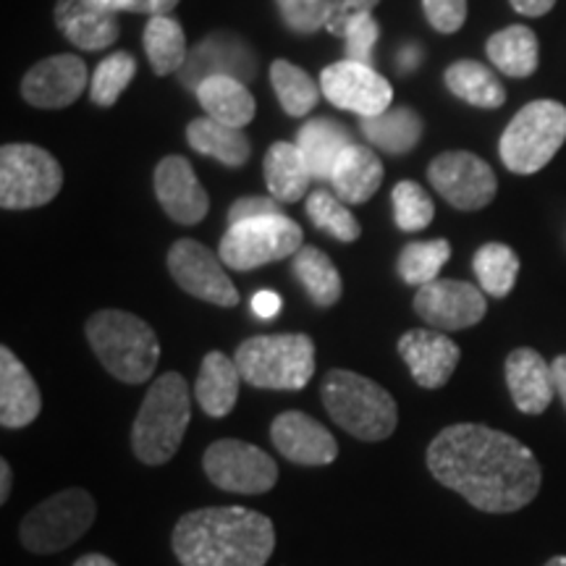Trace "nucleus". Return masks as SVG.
<instances>
[{
	"label": "nucleus",
	"instance_id": "nucleus-15",
	"mask_svg": "<svg viewBox=\"0 0 566 566\" xmlns=\"http://www.w3.org/2000/svg\"><path fill=\"white\" fill-rule=\"evenodd\" d=\"M415 313L436 331L472 328L488 313L485 292L467 281L436 279L417 289Z\"/></svg>",
	"mask_w": 566,
	"mask_h": 566
},
{
	"label": "nucleus",
	"instance_id": "nucleus-14",
	"mask_svg": "<svg viewBox=\"0 0 566 566\" xmlns=\"http://www.w3.org/2000/svg\"><path fill=\"white\" fill-rule=\"evenodd\" d=\"M321 90L331 105L357 113L359 118L380 116L391 108L394 101V87L386 76H380L367 63L349 59L323 69Z\"/></svg>",
	"mask_w": 566,
	"mask_h": 566
},
{
	"label": "nucleus",
	"instance_id": "nucleus-19",
	"mask_svg": "<svg viewBox=\"0 0 566 566\" xmlns=\"http://www.w3.org/2000/svg\"><path fill=\"white\" fill-rule=\"evenodd\" d=\"M155 197L171 221L181 226L200 223L210 210V200L192 163L181 155H168L155 166Z\"/></svg>",
	"mask_w": 566,
	"mask_h": 566
},
{
	"label": "nucleus",
	"instance_id": "nucleus-13",
	"mask_svg": "<svg viewBox=\"0 0 566 566\" xmlns=\"http://www.w3.org/2000/svg\"><path fill=\"white\" fill-rule=\"evenodd\" d=\"M168 273L195 300L218 304V307H237L239 292L223 271V260L208 250L197 239H179L168 252Z\"/></svg>",
	"mask_w": 566,
	"mask_h": 566
},
{
	"label": "nucleus",
	"instance_id": "nucleus-17",
	"mask_svg": "<svg viewBox=\"0 0 566 566\" xmlns=\"http://www.w3.org/2000/svg\"><path fill=\"white\" fill-rule=\"evenodd\" d=\"M90 84V71L76 55H53L27 71L21 80V95L34 108L59 111L76 103Z\"/></svg>",
	"mask_w": 566,
	"mask_h": 566
},
{
	"label": "nucleus",
	"instance_id": "nucleus-2",
	"mask_svg": "<svg viewBox=\"0 0 566 566\" xmlns=\"http://www.w3.org/2000/svg\"><path fill=\"white\" fill-rule=\"evenodd\" d=\"M171 546L181 566H265L275 551V527L254 509H195L176 522Z\"/></svg>",
	"mask_w": 566,
	"mask_h": 566
},
{
	"label": "nucleus",
	"instance_id": "nucleus-6",
	"mask_svg": "<svg viewBox=\"0 0 566 566\" xmlns=\"http://www.w3.org/2000/svg\"><path fill=\"white\" fill-rule=\"evenodd\" d=\"M233 359L244 384L263 391H302L315 375V344L304 334L252 336Z\"/></svg>",
	"mask_w": 566,
	"mask_h": 566
},
{
	"label": "nucleus",
	"instance_id": "nucleus-18",
	"mask_svg": "<svg viewBox=\"0 0 566 566\" xmlns=\"http://www.w3.org/2000/svg\"><path fill=\"white\" fill-rule=\"evenodd\" d=\"M271 441L283 459L302 467H328L338 457L334 433L315 417L296 409L281 412L271 422Z\"/></svg>",
	"mask_w": 566,
	"mask_h": 566
},
{
	"label": "nucleus",
	"instance_id": "nucleus-31",
	"mask_svg": "<svg viewBox=\"0 0 566 566\" xmlns=\"http://www.w3.org/2000/svg\"><path fill=\"white\" fill-rule=\"evenodd\" d=\"M294 279L302 283V289L313 300L315 307H334L342 300L344 283L338 275L334 260L317 247H302L292 260Z\"/></svg>",
	"mask_w": 566,
	"mask_h": 566
},
{
	"label": "nucleus",
	"instance_id": "nucleus-49",
	"mask_svg": "<svg viewBox=\"0 0 566 566\" xmlns=\"http://www.w3.org/2000/svg\"><path fill=\"white\" fill-rule=\"evenodd\" d=\"M399 71L401 74H409V71H415L417 66H420V48L415 45V42H409V45H405L399 51Z\"/></svg>",
	"mask_w": 566,
	"mask_h": 566
},
{
	"label": "nucleus",
	"instance_id": "nucleus-11",
	"mask_svg": "<svg viewBox=\"0 0 566 566\" xmlns=\"http://www.w3.org/2000/svg\"><path fill=\"white\" fill-rule=\"evenodd\" d=\"M202 470L216 488L226 493L260 495L273 491L279 483V464L258 446L223 438L208 446L202 457Z\"/></svg>",
	"mask_w": 566,
	"mask_h": 566
},
{
	"label": "nucleus",
	"instance_id": "nucleus-34",
	"mask_svg": "<svg viewBox=\"0 0 566 566\" xmlns=\"http://www.w3.org/2000/svg\"><path fill=\"white\" fill-rule=\"evenodd\" d=\"M422 132V118L412 108H388L380 116L363 118V134L367 142L391 155L415 150L420 145Z\"/></svg>",
	"mask_w": 566,
	"mask_h": 566
},
{
	"label": "nucleus",
	"instance_id": "nucleus-26",
	"mask_svg": "<svg viewBox=\"0 0 566 566\" xmlns=\"http://www.w3.org/2000/svg\"><path fill=\"white\" fill-rule=\"evenodd\" d=\"M349 145H354L352 134L334 118H313L296 134V147L307 160L315 181H331L334 166Z\"/></svg>",
	"mask_w": 566,
	"mask_h": 566
},
{
	"label": "nucleus",
	"instance_id": "nucleus-40",
	"mask_svg": "<svg viewBox=\"0 0 566 566\" xmlns=\"http://www.w3.org/2000/svg\"><path fill=\"white\" fill-rule=\"evenodd\" d=\"M394 223L399 231L415 233L428 229L436 218V205L417 181H399L394 187Z\"/></svg>",
	"mask_w": 566,
	"mask_h": 566
},
{
	"label": "nucleus",
	"instance_id": "nucleus-48",
	"mask_svg": "<svg viewBox=\"0 0 566 566\" xmlns=\"http://www.w3.org/2000/svg\"><path fill=\"white\" fill-rule=\"evenodd\" d=\"M512 9L522 17H543L556 6V0H509Z\"/></svg>",
	"mask_w": 566,
	"mask_h": 566
},
{
	"label": "nucleus",
	"instance_id": "nucleus-36",
	"mask_svg": "<svg viewBox=\"0 0 566 566\" xmlns=\"http://www.w3.org/2000/svg\"><path fill=\"white\" fill-rule=\"evenodd\" d=\"M472 271H475L480 289L488 296H495V300H504V296L512 292L516 275H520V258L512 247L491 242L483 244L472 258Z\"/></svg>",
	"mask_w": 566,
	"mask_h": 566
},
{
	"label": "nucleus",
	"instance_id": "nucleus-12",
	"mask_svg": "<svg viewBox=\"0 0 566 566\" xmlns=\"http://www.w3.org/2000/svg\"><path fill=\"white\" fill-rule=\"evenodd\" d=\"M428 179L430 187L457 210H483L499 192L493 168L467 150L438 155L428 166Z\"/></svg>",
	"mask_w": 566,
	"mask_h": 566
},
{
	"label": "nucleus",
	"instance_id": "nucleus-32",
	"mask_svg": "<svg viewBox=\"0 0 566 566\" xmlns=\"http://www.w3.org/2000/svg\"><path fill=\"white\" fill-rule=\"evenodd\" d=\"M446 87L459 101L475 105V108H501L506 103V90L491 69L478 61H457L446 69Z\"/></svg>",
	"mask_w": 566,
	"mask_h": 566
},
{
	"label": "nucleus",
	"instance_id": "nucleus-7",
	"mask_svg": "<svg viewBox=\"0 0 566 566\" xmlns=\"http://www.w3.org/2000/svg\"><path fill=\"white\" fill-rule=\"evenodd\" d=\"M566 142V108L556 101L527 103L501 134L499 153L509 171L537 174Z\"/></svg>",
	"mask_w": 566,
	"mask_h": 566
},
{
	"label": "nucleus",
	"instance_id": "nucleus-35",
	"mask_svg": "<svg viewBox=\"0 0 566 566\" xmlns=\"http://www.w3.org/2000/svg\"><path fill=\"white\" fill-rule=\"evenodd\" d=\"M271 84L279 97L281 108L294 118H304L321 101L323 90L307 71L294 66L292 61H273L271 63Z\"/></svg>",
	"mask_w": 566,
	"mask_h": 566
},
{
	"label": "nucleus",
	"instance_id": "nucleus-23",
	"mask_svg": "<svg viewBox=\"0 0 566 566\" xmlns=\"http://www.w3.org/2000/svg\"><path fill=\"white\" fill-rule=\"evenodd\" d=\"M55 27L71 45L82 51H103L118 38L116 13L101 9L92 0H59Z\"/></svg>",
	"mask_w": 566,
	"mask_h": 566
},
{
	"label": "nucleus",
	"instance_id": "nucleus-4",
	"mask_svg": "<svg viewBox=\"0 0 566 566\" xmlns=\"http://www.w3.org/2000/svg\"><path fill=\"white\" fill-rule=\"evenodd\" d=\"M87 342L101 365L122 384L150 380L160 363V342L142 317L126 310H101L87 321Z\"/></svg>",
	"mask_w": 566,
	"mask_h": 566
},
{
	"label": "nucleus",
	"instance_id": "nucleus-46",
	"mask_svg": "<svg viewBox=\"0 0 566 566\" xmlns=\"http://www.w3.org/2000/svg\"><path fill=\"white\" fill-rule=\"evenodd\" d=\"M281 307H283V300L275 292H271V289H263V292L252 296V313L263 317V321H273V317L281 313Z\"/></svg>",
	"mask_w": 566,
	"mask_h": 566
},
{
	"label": "nucleus",
	"instance_id": "nucleus-28",
	"mask_svg": "<svg viewBox=\"0 0 566 566\" xmlns=\"http://www.w3.org/2000/svg\"><path fill=\"white\" fill-rule=\"evenodd\" d=\"M195 95L210 118L237 126V129H244L258 111L252 92L233 76H210L195 90Z\"/></svg>",
	"mask_w": 566,
	"mask_h": 566
},
{
	"label": "nucleus",
	"instance_id": "nucleus-38",
	"mask_svg": "<svg viewBox=\"0 0 566 566\" xmlns=\"http://www.w3.org/2000/svg\"><path fill=\"white\" fill-rule=\"evenodd\" d=\"M304 208H307V216L315 223V229L325 231L328 237L338 239V242H357L359 233H363L354 212L346 208L344 200H338L334 192H328V189L310 192Z\"/></svg>",
	"mask_w": 566,
	"mask_h": 566
},
{
	"label": "nucleus",
	"instance_id": "nucleus-8",
	"mask_svg": "<svg viewBox=\"0 0 566 566\" xmlns=\"http://www.w3.org/2000/svg\"><path fill=\"white\" fill-rule=\"evenodd\" d=\"M97 504L84 488L53 493L21 520L19 541L30 554H59L74 546L95 525Z\"/></svg>",
	"mask_w": 566,
	"mask_h": 566
},
{
	"label": "nucleus",
	"instance_id": "nucleus-9",
	"mask_svg": "<svg viewBox=\"0 0 566 566\" xmlns=\"http://www.w3.org/2000/svg\"><path fill=\"white\" fill-rule=\"evenodd\" d=\"M63 187L61 163L51 153L27 142L0 150V208L32 210L53 202Z\"/></svg>",
	"mask_w": 566,
	"mask_h": 566
},
{
	"label": "nucleus",
	"instance_id": "nucleus-16",
	"mask_svg": "<svg viewBox=\"0 0 566 566\" xmlns=\"http://www.w3.org/2000/svg\"><path fill=\"white\" fill-rule=\"evenodd\" d=\"M210 76H233L244 84L252 82L258 76V55L250 42L231 32H212L192 48L179 71V82L184 87L197 90Z\"/></svg>",
	"mask_w": 566,
	"mask_h": 566
},
{
	"label": "nucleus",
	"instance_id": "nucleus-51",
	"mask_svg": "<svg viewBox=\"0 0 566 566\" xmlns=\"http://www.w3.org/2000/svg\"><path fill=\"white\" fill-rule=\"evenodd\" d=\"M11 483H13V472H11V464L6 462V459H0V501H9L11 495Z\"/></svg>",
	"mask_w": 566,
	"mask_h": 566
},
{
	"label": "nucleus",
	"instance_id": "nucleus-20",
	"mask_svg": "<svg viewBox=\"0 0 566 566\" xmlns=\"http://www.w3.org/2000/svg\"><path fill=\"white\" fill-rule=\"evenodd\" d=\"M399 357L405 359L420 388H441L454 375L462 349L451 336L436 328H415L399 338Z\"/></svg>",
	"mask_w": 566,
	"mask_h": 566
},
{
	"label": "nucleus",
	"instance_id": "nucleus-33",
	"mask_svg": "<svg viewBox=\"0 0 566 566\" xmlns=\"http://www.w3.org/2000/svg\"><path fill=\"white\" fill-rule=\"evenodd\" d=\"M142 45H145L147 61L158 76L179 74L184 63L189 59L187 34L174 17H153L147 21L145 34H142Z\"/></svg>",
	"mask_w": 566,
	"mask_h": 566
},
{
	"label": "nucleus",
	"instance_id": "nucleus-43",
	"mask_svg": "<svg viewBox=\"0 0 566 566\" xmlns=\"http://www.w3.org/2000/svg\"><path fill=\"white\" fill-rule=\"evenodd\" d=\"M424 19L436 32L454 34L467 21V0H422Z\"/></svg>",
	"mask_w": 566,
	"mask_h": 566
},
{
	"label": "nucleus",
	"instance_id": "nucleus-37",
	"mask_svg": "<svg viewBox=\"0 0 566 566\" xmlns=\"http://www.w3.org/2000/svg\"><path fill=\"white\" fill-rule=\"evenodd\" d=\"M451 244L446 239H433V242H409L405 250L399 252L396 260V271H399L401 281L409 286H424V283L436 281L441 268L449 263Z\"/></svg>",
	"mask_w": 566,
	"mask_h": 566
},
{
	"label": "nucleus",
	"instance_id": "nucleus-44",
	"mask_svg": "<svg viewBox=\"0 0 566 566\" xmlns=\"http://www.w3.org/2000/svg\"><path fill=\"white\" fill-rule=\"evenodd\" d=\"M378 3L380 0H331L328 32L336 34V38H344L349 21L363 17V13H373Z\"/></svg>",
	"mask_w": 566,
	"mask_h": 566
},
{
	"label": "nucleus",
	"instance_id": "nucleus-29",
	"mask_svg": "<svg viewBox=\"0 0 566 566\" xmlns=\"http://www.w3.org/2000/svg\"><path fill=\"white\" fill-rule=\"evenodd\" d=\"M187 142L192 150L208 155V158L221 160L223 166L229 168L244 166L252 155V145L250 139H247L244 129L221 124L210 116L195 118V122L187 126Z\"/></svg>",
	"mask_w": 566,
	"mask_h": 566
},
{
	"label": "nucleus",
	"instance_id": "nucleus-41",
	"mask_svg": "<svg viewBox=\"0 0 566 566\" xmlns=\"http://www.w3.org/2000/svg\"><path fill=\"white\" fill-rule=\"evenodd\" d=\"M283 24L296 34H315L331 21V0H275Z\"/></svg>",
	"mask_w": 566,
	"mask_h": 566
},
{
	"label": "nucleus",
	"instance_id": "nucleus-5",
	"mask_svg": "<svg viewBox=\"0 0 566 566\" xmlns=\"http://www.w3.org/2000/svg\"><path fill=\"white\" fill-rule=\"evenodd\" d=\"M323 407L357 441L378 443L394 436L399 407L384 386L352 370H328L321 386Z\"/></svg>",
	"mask_w": 566,
	"mask_h": 566
},
{
	"label": "nucleus",
	"instance_id": "nucleus-42",
	"mask_svg": "<svg viewBox=\"0 0 566 566\" xmlns=\"http://www.w3.org/2000/svg\"><path fill=\"white\" fill-rule=\"evenodd\" d=\"M380 38V27L370 13H363V17L352 19L349 27H346L344 40H346V59L367 63L370 66L375 42Z\"/></svg>",
	"mask_w": 566,
	"mask_h": 566
},
{
	"label": "nucleus",
	"instance_id": "nucleus-52",
	"mask_svg": "<svg viewBox=\"0 0 566 566\" xmlns=\"http://www.w3.org/2000/svg\"><path fill=\"white\" fill-rule=\"evenodd\" d=\"M74 566H118V564L103 554H84L76 558Z\"/></svg>",
	"mask_w": 566,
	"mask_h": 566
},
{
	"label": "nucleus",
	"instance_id": "nucleus-54",
	"mask_svg": "<svg viewBox=\"0 0 566 566\" xmlns=\"http://www.w3.org/2000/svg\"><path fill=\"white\" fill-rule=\"evenodd\" d=\"M543 566H566V556H554V558H548L546 564Z\"/></svg>",
	"mask_w": 566,
	"mask_h": 566
},
{
	"label": "nucleus",
	"instance_id": "nucleus-47",
	"mask_svg": "<svg viewBox=\"0 0 566 566\" xmlns=\"http://www.w3.org/2000/svg\"><path fill=\"white\" fill-rule=\"evenodd\" d=\"M176 6H179V0H129V11L147 13V17H166Z\"/></svg>",
	"mask_w": 566,
	"mask_h": 566
},
{
	"label": "nucleus",
	"instance_id": "nucleus-3",
	"mask_svg": "<svg viewBox=\"0 0 566 566\" xmlns=\"http://www.w3.org/2000/svg\"><path fill=\"white\" fill-rule=\"evenodd\" d=\"M192 420L189 384L181 373H163L147 388L132 424V451L142 464H168L179 451Z\"/></svg>",
	"mask_w": 566,
	"mask_h": 566
},
{
	"label": "nucleus",
	"instance_id": "nucleus-39",
	"mask_svg": "<svg viewBox=\"0 0 566 566\" xmlns=\"http://www.w3.org/2000/svg\"><path fill=\"white\" fill-rule=\"evenodd\" d=\"M134 76H137V61L132 53H113L108 59L101 61V66L95 69L90 82V97L95 105L108 108L124 95V90L129 87Z\"/></svg>",
	"mask_w": 566,
	"mask_h": 566
},
{
	"label": "nucleus",
	"instance_id": "nucleus-22",
	"mask_svg": "<svg viewBox=\"0 0 566 566\" xmlns=\"http://www.w3.org/2000/svg\"><path fill=\"white\" fill-rule=\"evenodd\" d=\"M42 412V396L32 373L9 346H0V424L27 428Z\"/></svg>",
	"mask_w": 566,
	"mask_h": 566
},
{
	"label": "nucleus",
	"instance_id": "nucleus-25",
	"mask_svg": "<svg viewBox=\"0 0 566 566\" xmlns=\"http://www.w3.org/2000/svg\"><path fill=\"white\" fill-rule=\"evenodd\" d=\"M239 386H242V373H239L237 359L223 352L205 354L195 384L197 401H200L205 415L216 417V420L231 415L239 399Z\"/></svg>",
	"mask_w": 566,
	"mask_h": 566
},
{
	"label": "nucleus",
	"instance_id": "nucleus-45",
	"mask_svg": "<svg viewBox=\"0 0 566 566\" xmlns=\"http://www.w3.org/2000/svg\"><path fill=\"white\" fill-rule=\"evenodd\" d=\"M281 202L275 197H242L229 208V226L250 221V218H263V216H279Z\"/></svg>",
	"mask_w": 566,
	"mask_h": 566
},
{
	"label": "nucleus",
	"instance_id": "nucleus-50",
	"mask_svg": "<svg viewBox=\"0 0 566 566\" xmlns=\"http://www.w3.org/2000/svg\"><path fill=\"white\" fill-rule=\"evenodd\" d=\"M551 367H554L556 394H558V399L564 401V409H566V354H558L554 363H551Z\"/></svg>",
	"mask_w": 566,
	"mask_h": 566
},
{
	"label": "nucleus",
	"instance_id": "nucleus-24",
	"mask_svg": "<svg viewBox=\"0 0 566 566\" xmlns=\"http://www.w3.org/2000/svg\"><path fill=\"white\" fill-rule=\"evenodd\" d=\"M334 195L346 205H363L378 192L384 184V163L373 153V147L349 145L331 174Z\"/></svg>",
	"mask_w": 566,
	"mask_h": 566
},
{
	"label": "nucleus",
	"instance_id": "nucleus-53",
	"mask_svg": "<svg viewBox=\"0 0 566 566\" xmlns=\"http://www.w3.org/2000/svg\"><path fill=\"white\" fill-rule=\"evenodd\" d=\"M95 6H101V9L111 11V13H118V11H129V0H92Z\"/></svg>",
	"mask_w": 566,
	"mask_h": 566
},
{
	"label": "nucleus",
	"instance_id": "nucleus-21",
	"mask_svg": "<svg viewBox=\"0 0 566 566\" xmlns=\"http://www.w3.org/2000/svg\"><path fill=\"white\" fill-rule=\"evenodd\" d=\"M506 386L522 415H543L556 396L554 367L541 352L520 346L506 357Z\"/></svg>",
	"mask_w": 566,
	"mask_h": 566
},
{
	"label": "nucleus",
	"instance_id": "nucleus-27",
	"mask_svg": "<svg viewBox=\"0 0 566 566\" xmlns=\"http://www.w3.org/2000/svg\"><path fill=\"white\" fill-rule=\"evenodd\" d=\"M313 171L296 142H275L265 153V184L271 197L283 202H300L313 184Z\"/></svg>",
	"mask_w": 566,
	"mask_h": 566
},
{
	"label": "nucleus",
	"instance_id": "nucleus-1",
	"mask_svg": "<svg viewBox=\"0 0 566 566\" xmlns=\"http://www.w3.org/2000/svg\"><path fill=\"white\" fill-rule=\"evenodd\" d=\"M428 470L488 514L520 512L533 504L543 483L541 464L525 443L478 422L443 428L428 446Z\"/></svg>",
	"mask_w": 566,
	"mask_h": 566
},
{
	"label": "nucleus",
	"instance_id": "nucleus-10",
	"mask_svg": "<svg viewBox=\"0 0 566 566\" xmlns=\"http://www.w3.org/2000/svg\"><path fill=\"white\" fill-rule=\"evenodd\" d=\"M304 247L300 223L289 216H263L233 223L221 239V260L231 271H254L268 263L294 258Z\"/></svg>",
	"mask_w": 566,
	"mask_h": 566
},
{
	"label": "nucleus",
	"instance_id": "nucleus-30",
	"mask_svg": "<svg viewBox=\"0 0 566 566\" xmlns=\"http://www.w3.org/2000/svg\"><path fill=\"white\" fill-rule=\"evenodd\" d=\"M488 59L501 74L514 76V80H525L533 76L541 59V45H537L535 32L525 24H512L506 30L491 34L485 45Z\"/></svg>",
	"mask_w": 566,
	"mask_h": 566
}]
</instances>
